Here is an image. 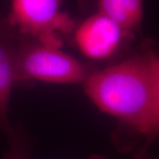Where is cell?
Masks as SVG:
<instances>
[{
	"instance_id": "8992f818",
	"label": "cell",
	"mask_w": 159,
	"mask_h": 159,
	"mask_svg": "<svg viewBox=\"0 0 159 159\" xmlns=\"http://www.w3.org/2000/svg\"><path fill=\"white\" fill-rule=\"evenodd\" d=\"M144 0H79L85 13H101L134 34H141Z\"/></svg>"
},
{
	"instance_id": "6da1fadb",
	"label": "cell",
	"mask_w": 159,
	"mask_h": 159,
	"mask_svg": "<svg viewBox=\"0 0 159 159\" xmlns=\"http://www.w3.org/2000/svg\"><path fill=\"white\" fill-rule=\"evenodd\" d=\"M159 79V55L144 40L140 51L109 67L91 72L86 95L100 110L145 137Z\"/></svg>"
},
{
	"instance_id": "30bf717a",
	"label": "cell",
	"mask_w": 159,
	"mask_h": 159,
	"mask_svg": "<svg viewBox=\"0 0 159 159\" xmlns=\"http://www.w3.org/2000/svg\"><path fill=\"white\" fill-rule=\"evenodd\" d=\"M143 159H144V158H143ZM148 159H151V158H148Z\"/></svg>"
},
{
	"instance_id": "5b68a950",
	"label": "cell",
	"mask_w": 159,
	"mask_h": 159,
	"mask_svg": "<svg viewBox=\"0 0 159 159\" xmlns=\"http://www.w3.org/2000/svg\"><path fill=\"white\" fill-rule=\"evenodd\" d=\"M21 34L0 11V131L12 129L8 118L12 88L16 86V58Z\"/></svg>"
},
{
	"instance_id": "7a4b0ae2",
	"label": "cell",
	"mask_w": 159,
	"mask_h": 159,
	"mask_svg": "<svg viewBox=\"0 0 159 159\" xmlns=\"http://www.w3.org/2000/svg\"><path fill=\"white\" fill-rule=\"evenodd\" d=\"M61 47L21 34L16 58V85L29 80L83 84L90 74L89 69Z\"/></svg>"
},
{
	"instance_id": "3957f363",
	"label": "cell",
	"mask_w": 159,
	"mask_h": 159,
	"mask_svg": "<svg viewBox=\"0 0 159 159\" xmlns=\"http://www.w3.org/2000/svg\"><path fill=\"white\" fill-rule=\"evenodd\" d=\"M63 1L11 0L6 17L20 34L63 45V35L76 27L69 13L62 11Z\"/></svg>"
},
{
	"instance_id": "9c48e42d",
	"label": "cell",
	"mask_w": 159,
	"mask_h": 159,
	"mask_svg": "<svg viewBox=\"0 0 159 159\" xmlns=\"http://www.w3.org/2000/svg\"><path fill=\"white\" fill-rule=\"evenodd\" d=\"M89 159H106L104 157H102V156H97V155H95V156H92L91 157H89Z\"/></svg>"
},
{
	"instance_id": "52a82bcc",
	"label": "cell",
	"mask_w": 159,
	"mask_h": 159,
	"mask_svg": "<svg viewBox=\"0 0 159 159\" xmlns=\"http://www.w3.org/2000/svg\"><path fill=\"white\" fill-rule=\"evenodd\" d=\"M6 135L8 148L2 159H32L30 146L22 131L12 127Z\"/></svg>"
},
{
	"instance_id": "277c9868",
	"label": "cell",
	"mask_w": 159,
	"mask_h": 159,
	"mask_svg": "<svg viewBox=\"0 0 159 159\" xmlns=\"http://www.w3.org/2000/svg\"><path fill=\"white\" fill-rule=\"evenodd\" d=\"M74 31L80 52L94 60L107 59L137 37L101 13L89 14Z\"/></svg>"
},
{
	"instance_id": "ba28073f",
	"label": "cell",
	"mask_w": 159,
	"mask_h": 159,
	"mask_svg": "<svg viewBox=\"0 0 159 159\" xmlns=\"http://www.w3.org/2000/svg\"><path fill=\"white\" fill-rule=\"evenodd\" d=\"M159 135V79L157 85L156 96H155V102L154 107L151 114L150 121L148 124L147 134L144 137V143L140 150L137 152L134 159H142L146 157L147 150L151 145V143L158 137Z\"/></svg>"
}]
</instances>
